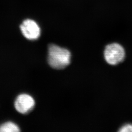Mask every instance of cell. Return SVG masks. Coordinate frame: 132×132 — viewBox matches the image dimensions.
<instances>
[{
	"instance_id": "cell-1",
	"label": "cell",
	"mask_w": 132,
	"mask_h": 132,
	"mask_svg": "<svg viewBox=\"0 0 132 132\" xmlns=\"http://www.w3.org/2000/svg\"><path fill=\"white\" fill-rule=\"evenodd\" d=\"M71 54L67 49L54 44H51L48 48L47 61L52 68L61 70L71 63Z\"/></svg>"
},
{
	"instance_id": "cell-2",
	"label": "cell",
	"mask_w": 132,
	"mask_h": 132,
	"mask_svg": "<svg viewBox=\"0 0 132 132\" xmlns=\"http://www.w3.org/2000/svg\"><path fill=\"white\" fill-rule=\"evenodd\" d=\"M104 55L105 59L109 64L116 65L124 60L125 52L122 46L114 43L106 47Z\"/></svg>"
},
{
	"instance_id": "cell-3",
	"label": "cell",
	"mask_w": 132,
	"mask_h": 132,
	"mask_svg": "<svg viewBox=\"0 0 132 132\" xmlns=\"http://www.w3.org/2000/svg\"><path fill=\"white\" fill-rule=\"evenodd\" d=\"M20 29L25 38L29 40L38 39L41 29L36 22L31 19L25 20L20 26Z\"/></svg>"
},
{
	"instance_id": "cell-4",
	"label": "cell",
	"mask_w": 132,
	"mask_h": 132,
	"mask_svg": "<svg viewBox=\"0 0 132 132\" xmlns=\"http://www.w3.org/2000/svg\"><path fill=\"white\" fill-rule=\"evenodd\" d=\"M14 106L20 113L27 114L33 110L35 106V101L33 97L28 94H20L15 100Z\"/></svg>"
},
{
	"instance_id": "cell-5",
	"label": "cell",
	"mask_w": 132,
	"mask_h": 132,
	"mask_svg": "<svg viewBox=\"0 0 132 132\" xmlns=\"http://www.w3.org/2000/svg\"><path fill=\"white\" fill-rule=\"evenodd\" d=\"M20 130L19 127L14 123L6 122L0 125V132H18Z\"/></svg>"
},
{
	"instance_id": "cell-6",
	"label": "cell",
	"mask_w": 132,
	"mask_h": 132,
	"mask_svg": "<svg viewBox=\"0 0 132 132\" xmlns=\"http://www.w3.org/2000/svg\"><path fill=\"white\" fill-rule=\"evenodd\" d=\"M120 132H132V124H127L124 125L118 131Z\"/></svg>"
}]
</instances>
